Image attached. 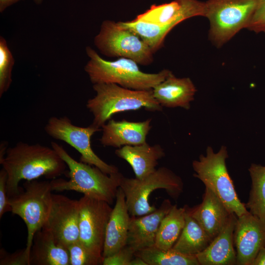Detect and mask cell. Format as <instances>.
Here are the masks:
<instances>
[{
	"mask_svg": "<svg viewBox=\"0 0 265 265\" xmlns=\"http://www.w3.org/2000/svg\"><path fill=\"white\" fill-rule=\"evenodd\" d=\"M0 164L7 175L9 198L22 189V180L31 181L41 177L53 179L64 174L67 166L52 148L40 144L19 142L7 149Z\"/></svg>",
	"mask_w": 265,
	"mask_h": 265,
	"instance_id": "6da1fadb",
	"label": "cell"
},
{
	"mask_svg": "<svg viewBox=\"0 0 265 265\" xmlns=\"http://www.w3.org/2000/svg\"><path fill=\"white\" fill-rule=\"evenodd\" d=\"M205 15V2L199 0H173L153 4L133 20L120 24L137 33L155 53L163 45L167 34L186 19Z\"/></svg>",
	"mask_w": 265,
	"mask_h": 265,
	"instance_id": "7a4b0ae2",
	"label": "cell"
},
{
	"mask_svg": "<svg viewBox=\"0 0 265 265\" xmlns=\"http://www.w3.org/2000/svg\"><path fill=\"white\" fill-rule=\"evenodd\" d=\"M52 147L66 163L69 179L55 178L50 181L53 191L72 190L112 205L124 176L119 172L108 174L99 168L73 158L61 146L51 142Z\"/></svg>",
	"mask_w": 265,
	"mask_h": 265,
	"instance_id": "3957f363",
	"label": "cell"
},
{
	"mask_svg": "<svg viewBox=\"0 0 265 265\" xmlns=\"http://www.w3.org/2000/svg\"><path fill=\"white\" fill-rule=\"evenodd\" d=\"M85 50L89 59L84 70L93 84L110 83L132 90H149L164 80L170 72L163 69L157 73H145L132 59L121 57L108 61L89 46Z\"/></svg>",
	"mask_w": 265,
	"mask_h": 265,
	"instance_id": "277c9868",
	"label": "cell"
},
{
	"mask_svg": "<svg viewBox=\"0 0 265 265\" xmlns=\"http://www.w3.org/2000/svg\"><path fill=\"white\" fill-rule=\"evenodd\" d=\"M96 95L89 99L86 107L93 116L91 124L101 129L112 115L144 108L147 110H162V107L153 95L152 89L135 90L110 83L93 84Z\"/></svg>",
	"mask_w": 265,
	"mask_h": 265,
	"instance_id": "5b68a950",
	"label": "cell"
},
{
	"mask_svg": "<svg viewBox=\"0 0 265 265\" xmlns=\"http://www.w3.org/2000/svg\"><path fill=\"white\" fill-rule=\"evenodd\" d=\"M228 152L222 146L215 153L208 147L205 156L201 155L198 160L192 162L194 177L200 180L206 188L212 190L222 201L227 210L237 217L247 213L245 204L241 202L226 167Z\"/></svg>",
	"mask_w": 265,
	"mask_h": 265,
	"instance_id": "8992f818",
	"label": "cell"
},
{
	"mask_svg": "<svg viewBox=\"0 0 265 265\" xmlns=\"http://www.w3.org/2000/svg\"><path fill=\"white\" fill-rule=\"evenodd\" d=\"M120 187L125 194L130 215L139 216L157 209L149 201L153 191L164 189L170 197L177 200L183 191L184 184L181 177L172 170L161 167L143 179L124 176Z\"/></svg>",
	"mask_w": 265,
	"mask_h": 265,
	"instance_id": "52a82bcc",
	"label": "cell"
},
{
	"mask_svg": "<svg viewBox=\"0 0 265 265\" xmlns=\"http://www.w3.org/2000/svg\"><path fill=\"white\" fill-rule=\"evenodd\" d=\"M24 189L9 198L11 212L26 225L27 236L25 247L30 255L35 234L42 229L49 216L52 203L50 181H26Z\"/></svg>",
	"mask_w": 265,
	"mask_h": 265,
	"instance_id": "ba28073f",
	"label": "cell"
},
{
	"mask_svg": "<svg viewBox=\"0 0 265 265\" xmlns=\"http://www.w3.org/2000/svg\"><path fill=\"white\" fill-rule=\"evenodd\" d=\"M205 15L210 22L209 38L217 48L246 28L254 12L256 0H207Z\"/></svg>",
	"mask_w": 265,
	"mask_h": 265,
	"instance_id": "9c48e42d",
	"label": "cell"
},
{
	"mask_svg": "<svg viewBox=\"0 0 265 265\" xmlns=\"http://www.w3.org/2000/svg\"><path fill=\"white\" fill-rule=\"evenodd\" d=\"M94 44L100 53L108 57L132 59L138 64L148 65L153 61V53L143 39L119 22L105 20L94 38Z\"/></svg>",
	"mask_w": 265,
	"mask_h": 265,
	"instance_id": "30bf717a",
	"label": "cell"
},
{
	"mask_svg": "<svg viewBox=\"0 0 265 265\" xmlns=\"http://www.w3.org/2000/svg\"><path fill=\"white\" fill-rule=\"evenodd\" d=\"M44 130L52 138L63 141L75 148L80 155V161L95 166L108 174L119 172L116 166L107 164L100 158L91 147V137L102 129L91 124L87 127L75 126L66 116H52Z\"/></svg>",
	"mask_w": 265,
	"mask_h": 265,
	"instance_id": "8fae6325",
	"label": "cell"
},
{
	"mask_svg": "<svg viewBox=\"0 0 265 265\" xmlns=\"http://www.w3.org/2000/svg\"><path fill=\"white\" fill-rule=\"evenodd\" d=\"M79 201V240L93 254L103 258L106 227L112 208L106 202L84 195Z\"/></svg>",
	"mask_w": 265,
	"mask_h": 265,
	"instance_id": "7c38bea8",
	"label": "cell"
},
{
	"mask_svg": "<svg viewBox=\"0 0 265 265\" xmlns=\"http://www.w3.org/2000/svg\"><path fill=\"white\" fill-rule=\"evenodd\" d=\"M79 201L53 194L52 203L43 229L55 240L68 248L79 238Z\"/></svg>",
	"mask_w": 265,
	"mask_h": 265,
	"instance_id": "4fadbf2b",
	"label": "cell"
},
{
	"mask_svg": "<svg viewBox=\"0 0 265 265\" xmlns=\"http://www.w3.org/2000/svg\"><path fill=\"white\" fill-rule=\"evenodd\" d=\"M237 265H252L260 248L265 245V220L249 211L238 217L234 232Z\"/></svg>",
	"mask_w": 265,
	"mask_h": 265,
	"instance_id": "5bb4252c",
	"label": "cell"
},
{
	"mask_svg": "<svg viewBox=\"0 0 265 265\" xmlns=\"http://www.w3.org/2000/svg\"><path fill=\"white\" fill-rule=\"evenodd\" d=\"M172 206L169 199H165L159 207L152 212L139 216H131L127 245L135 253L154 246L160 222Z\"/></svg>",
	"mask_w": 265,
	"mask_h": 265,
	"instance_id": "9a60e30c",
	"label": "cell"
},
{
	"mask_svg": "<svg viewBox=\"0 0 265 265\" xmlns=\"http://www.w3.org/2000/svg\"><path fill=\"white\" fill-rule=\"evenodd\" d=\"M151 119L141 122H131L123 119L109 120L102 127V145L119 148L124 146H134L145 142L152 128Z\"/></svg>",
	"mask_w": 265,
	"mask_h": 265,
	"instance_id": "2e32d148",
	"label": "cell"
},
{
	"mask_svg": "<svg viewBox=\"0 0 265 265\" xmlns=\"http://www.w3.org/2000/svg\"><path fill=\"white\" fill-rule=\"evenodd\" d=\"M187 212L207 233L212 240L221 231L232 213L210 189L206 188L202 203Z\"/></svg>",
	"mask_w": 265,
	"mask_h": 265,
	"instance_id": "e0dca14e",
	"label": "cell"
},
{
	"mask_svg": "<svg viewBox=\"0 0 265 265\" xmlns=\"http://www.w3.org/2000/svg\"><path fill=\"white\" fill-rule=\"evenodd\" d=\"M237 216L232 213L220 233L209 245L195 256L200 265H237L234 232Z\"/></svg>",
	"mask_w": 265,
	"mask_h": 265,
	"instance_id": "ac0fdd59",
	"label": "cell"
},
{
	"mask_svg": "<svg viewBox=\"0 0 265 265\" xmlns=\"http://www.w3.org/2000/svg\"><path fill=\"white\" fill-rule=\"evenodd\" d=\"M115 200L107 225L103 258L113 255L127 245L131 216L125 194L120 187L117 190Z\"/></svg>",
	"mask_w": 265,
	"mask_h": 265,
	"instance_id": "d6986e66",
	"label": "cell"
},
{
	"mask_svg": "<svg viewBox=\"0 0 265 265\" xmlns=\"http://www.w3.org/2000/svg\"><path fill=\"white\" fill-rule=\"evenodd\" d=\"M196 87L189 78H177L171 71L162 81L152 89L153 95L162 107H181L189 109Z\"/></svg>",
	"mask_w": 265,
	"mask_h": 265,
	"instance_id": "ffe728a7",
	"label": "cell"
},
{
	"mask_svg": "<svg viewBox=\"0 0 265 265\" xmlns=\"http://www.w3.org/2000/svg\"><path fill=\"white\" fill-rule=\"evenodd\" d=\"M116 155L132 167L135 178L143 179L156 170L158 161L165 156L159 144L151 146L145 142L134 146H124L116 149Z\"/></svg>",
	"mask_w": 265,
	"mask_h": 265,
	"instance_id": "44dd1931",
	"label": "cell"
},
{
	"mask_svg": "<svg viewBox=\"0 0 265 265\" xmlns=\"http://www.w3.org/2000/svg\"><path fill=\"white\" fill-rule=\"evenodd\" d=\"M29 265H70L68 249L57 242L50 233L42 229L34 235Z\"/></svg>",
	"mask_w": 265,
	"mask_h": 265,
	"instance_id": "7402d4cb",
	"label": "cell"
},
{
	"mask_svg": "<svg viewBox=\"0 0 265 265\" xmlns=\"http://www.w3.org/2000/svg\"><path fill=\"white\" fill-rule=\"evenodd\" d=\"M184 228L172 247L186 255H196L204 250L212 240L198 222L187 212Z\"/></svg>",
	"mask_w": 265,
	"mask_h": 265,
	"instance_id": "603a6c76",
	"label": "cell"
},
{
	"mask_svg": "<svg viewBox=\"0 0 265 265\" xmlns=\"http://www.w3.org/2000/svg\"><path fill=\"white\" fill-rule=\"evenodd\" d=\"M186 212V207L172 206L160 222L157 234L156 246L164 250L172 248L184 228Z\"/></svg>",
	"mask_w": 265,
	"mask_h": 265,
	"instance_id": "cb8c5ba5",
	"label": "cell"
},
{
	"mask_svg": "<svg viewBox=\"0 0 265 265\" xmlns=\"http://www.w3.org/2000/svg\"><path fill=\"white\" fill-rule=\"evenodd\" d=\"M135 256L141 258L147 265H199L195 255H186L172 248L164 250L155 245L139 250Z\"/></svg>",
	"mask_w": 265,
	"mask_h": 265,
	"instance_id": "d4e9b609",
	"label": "cell"
},
{
	"mask_svg": "<svg viewBox=\"0 0 265 265\" xmlns=\"http://www.w3.org/2000/svg\"><path fill=\"white\" fill-rule=\"evenodd\" d=\"M248 170L252 184L245 206L254 216L265 220V166L252 163Z\"/></svg>",
	"mask_w": 265,
	"mask_h": 265,
	"instance_id": "484cf974",
	"label": "cell"
},
{
	"mask_svg": "<svg viewBox=\"0 0 265 265\" xmlns=\"http://www.w3.org/2000/svg\"><path fill=\"white\" fill-rule=\"evenodd\" d=\"M14 57L6 40L0 37V97L9 88L12 80V71L14 64Z\"/></svg>",
	"mask_w": 265,
	"mask_h": 265,
	"instance_id": "4316f807",
	"label": "cell"
},
{
	"mask_svg": "<svg viewBox=\"0 0 265 265\" xmlns=\"http://www.w3.org/2000/svg\"><path fill=\"white\" fill-rule=\"evenodd\" d=\"M68 249L70 265H103L104 258L93 254L79 240L71 244Z\"/></svg>",
	"mask_w": 265,
	"mask_h": 265,
	"instance_id": "83f0119b",
	"label": "cell"
},
{
	"mask_svg": "<svg viewBox=\"0 0 265 265\" xmlns=\"http://www.w3.org/2000/svg\"><path fill=\"white\" fill-rule=\"evenodd\" d=\"M256 33H265V0H256V5L246 28Z\"/></svg>",
	"mask_w": 265,
	"mask_h": 265,
	"instance_id": "f1b7e54d",
	"label": "cell"
},
{
	"mask_svg": "<svg viewBox=\"0 0 265 265\" xmlns=\"http://www.w3.org/2000/svg\"><path fill=\"white\" fill-rule=\"evenodd\" d=\"M0 265H29V255L25 248L12 253L0 250Z\"/></svg>",
	"mask_w": 265,
	"mask_h": 265,
	"instance_id": "f546056e",
	"label": "cell"
},
{
	"mask_svg": "<svg viewBox=\"0 0 265 265\" xmlns=\"http://www.w3.org/2000/svg\"><path fill=\"white\" fill-rule=\"evenodd\" d=\"M135 252L126 245L113 255L104 258L103 265H130Z\"/></svg>",
	"mask_w": 265,
	"mask_h": 265,
	"instance_id": "4dcf8cb0",
	"label": "cell"
},
{
	"mask_svg": "<svg viewBox=\"0 0 265 265\" xmlns=\"http://www.w3.org/2000/svg\"><path fill=\"white\" fill-rule=\"evenodd\" d=\"M7 175L2 168L0 171V218L8 212H11L9 198L7 194Z\"/></svg>",
	"mask_w": 265,
	"mask_h": 265,
	"instance_id": "1f68e13d",
	"label": "cell"
},
{
	"mask_svg": "<svg viewBox=\"0 0 265 265\" xmlns=\"http://www.w3.org/2000/svg\"><path fill=\"white\" fill-rule=\"evenodd\" d=\"M252 265H265V245L260 248Z\"/></svg>",
	"mask_w": 265,
	"mask_h": 265,
	"instance_id": "d6a6232c",
	"label": "cell"
},
{
	"mask_svg": "<svg viewBox=\"0 0 265 265\" xmlns=\"http://www.w3.org/2000/svg\"><path fill=\"white\" fill-rule=\"evenodd\" d=\"M22 0H0V12H2L6 8Z\"/></svg>",
	"mask_w": 265,
	"mask_h": 265,
	"instance_id": "836d02e7",
	"label": "cell"
},
{
	"mask_svg": "<svg viewBox=\"0 0 265 265\" xmlns=\"http://www.w3.org/2000/svg\"><path fill=\"white\" fill-rule=\"evenodd\" d=\"M7 149V142H1L0 146V161H1L4 158Z\"/></svg>",
	"mask_w": 265,
	"mask_h": 265,
	"instance_id": "e575fe53",
	"label": "cell"
},
{
	"mask_svg": "<svg viewBox=\"0 0 265 265\" xmlns=\"http://www.w3.org/2000/svg\"><path fill=\"white\" fill-rule=\"evenodd\" d=\"M130 265H147V264L141 258L135 256L131 261Z\"/></svg>",
	"mask_w": 265,
	"mask_h": 265,
	"instance_id": "d590c367",
	"label": "cell"
},
{
	"mask_svg": "<svg viewBox=\"0 0 265 265\" xmlns=\"http://www.w3.org/2000/svg\"><path fill=\"white\" fill-rule=\"evenodd\" d=\"M36 4H40L42 3L43 0H33Z\"/></svg>",
	"mask_w": 265,
	"mask_h": 265,
	"instance_id": "8d00e7d4",
	"label": "cell"
}]
</instances>
